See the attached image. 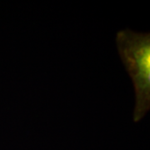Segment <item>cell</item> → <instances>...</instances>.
I'll return each instance as SVG.
<instances>
[{
    "label": "cell",
    "mask_w": 150,
    "mask_h": 150,
    "mask_svg": "<svg viewBox=\"0 0 150 150\" xmlns=\"http://www.w3.org/2000/svg\"><path fill=\"white\" fill-rule=\"evenodd\" d=\"M118 53L130 75L135 89L134 120L139 122L150 108L149 33L121 30L116 37Z\"/></svg>",
    "instance_id": "1"
}]
</instances>
